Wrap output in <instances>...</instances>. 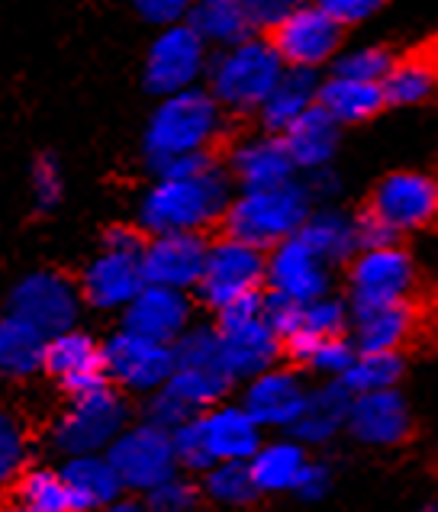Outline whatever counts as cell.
<instances>
[{
	"label": "cell",
	"mask_w": 438,
	"mask_h": 512,
	"mask_svg": "<svg viewBox=\"0 0 438 512\" xmlns=\"http://www.w3.org/2000/svg\"><path fill=\"white\" fill-rule=\"evenodd\" d=\"M232 203L229 174L207 165L194 174H165L145 190L139 203V226L158 232H203L226 216Z\"/></svg>",
	"instance_id": "cell-1"
},
{
	"label": "cell",
	"mask_w": 438,
	"mask_h": 512,
	"mask_svg": "<svg viewBox=\"0 0 438 512\" xmlns=\"http://www.w3.org/2000/svg\"><path fill=\"white\" fill-rule=\"evenodd\" d=\"M226 133V107L207 87H184L162 97L145 126V158L152 171L187 155H213V145Z\"/></svg>",
	"instance_id": "cell-2"
},
{
	"label": "cell",
	"mask_w": 438,
	"mask_h": 512,
	"mask_svg": "<svg viewBox=\"0 0 438 512\" xmlns=\"http://www.w3.org/2000/svg\"><path fill=\"white\" fill-rule=\"evenodd\" d=\"M313 213V190L303 181H284L271 187H242L223 216L226 236L245 239L261 248H274L303 229Z\"/></svg>",
	"instance_id": "cell-3"
},
{
	"label": "cell",
	"mask_w": 438,
	"mask_h": 512,
	"mask_svg": "<svg viewBox=\"0 0 438 512\" xmlns=\"http://www.w3.org/2000/svg\"><path fill=\"white\" fill-rule=\"evenodd\" d=\"M284 71L287 62L277 52L274 39L245 36L232 46H223L207 68V81L226 113H258Z\"/></svg>",
	"instance_id": "cell-4"
},
{
	"label": "cell",
	"mask_w": 438,
	"mask_h": 512,
	"mask_svg": "<svg viewBox=\"0 0 438 512\" xmlns=\"http://www.w3.org/2000/svg\"><path fill=\"white\" fill-rule=\"evenodd\" d=\"M219 351H223V368L232 380H252L255 374L268 371L284 355V335L268 316L265 290L245 294L232 300L216 313Z\"/></svg>",
	"instance_id": "cell-5"
},
{
	"label": "cell",
	"mask_w": 438,
	"mask_h": 512,
	"mask_svg": "<svg viewBox=\"0 0 438 512\" xmlns=\"http://www.w3.org/2000/svg\"><path fill=\"white\" fill-rule=\"evenodd\" d=\"M129 409L110 384L75 393L68 409L55 419L49 432L52 448L62 455H87V451H107L113 438L129 426Z\"/></svg>",
	"instance_id": "cell-6"
},
{
	"label": "cell",
	"mask_w": 438,
	"mask_h": 512,
	"mask_svg": "<svg viewBox=\"0 0 438 512\" xmlns=\"http://www.w3.org/2000/svg\"><path fill=\"white\" fill-rule=\"evenodd\" d=\"M107 455L116 467V474H120L123 487L129 493H142V496L181 471L178 455H174L171 429L158 426L152 419L126 426L113 438Z\"/></svg>",
	"instance_id": "cell-7"
},
{
	"label": "cell",
	"mask_w": 438,
	"mask_h": 512,
	"mask_svg": "<svg viewBox=\"0 0 438 512\" xmlns=\"http://www.w3.org/2000/svg\"><path fill=\"white\" fill-rule=\"evenodd\" d=\"M265 274H268L265 248L236 236H226L219 242H210L207 268H203V277L197 284V297L203 306L219 313L232 300L255 294V290H265Z\"/></svg>",
	"instance_id": "cell-8"
},
{
	"label": "cell",
	"mask_w": 438,
	"mask_h": 512,
	"mask_svg": "<svg viewBox=\"0 0 438 512\" xmlns=\"http://www.w3.org/2000/svg\"><path fill=\"white\" fill-rule=\"evenodd\" d=\"M416 287L413 255L400 242L371 245L348 261V303L352 306H377L397 303L410 297Z\"/></svg>",
	"instance_id": "cell-9"
},
{
	"label": "cell",
	"mask_w": 438,
	"mask_h": 512,
	"mask_svg": "<svg viewBox=\"0 0 438 512\" xmlns=\"http://www.w3.org/2000/svg\"><path fill=\"white\" fill-rule=\"evenodd\" d=\"M207 46L191 23H171L162 26V33L155 36L149 46V58H145V84L158 97H168L184 87H194L203 75H207Z\"/></svg>",
	"instance_id": "cell-10"
},
{
	"label": "cell",
	"mask_w": 438,
	"mask_h": 512,
	"mask_svg": "<svg viewBox=\"0 0 438 512\" xmlns=\"http://www.w3.org/2000/svg\"><path fill=\"white\" fill-rule=\"evenodd\" d=\"M232 384H236V380L223 368H191V364H178L165 384L155 393H149L145 413H149V419L158 422V426L174 429L187 419L203 416L210 406L223 403Z\"/></svg>",
	"instance_id": "cell-11"
},
{
	"label": "cell",
	"mask_w": 438,
	"mask_h": 512,
	"mask_svg": "<svg viewBox=\"0 0 438 512\" xmlns=\"http://www.w3.org/2000/svg\"><path fill=\"white\" fill-rule=\"evenodd\" d=\"M104 368L116 387L149 397L178 368V358H174V345L120 329L104 342Z\"/></svg>",
	"instance_id": "cell-12"
},
{
	"label": "cell",
	"mask_w": 438,
	"mask_h": 512,
	"mask_svg": "<svg viewBox=\"0 0 438 512\" xmlns=\"http://www.w3.org/2000/svg\"><path fill=\"white\" fill-rule=\"evenodd\" d=\"M342 29L345 26L316 0V4H300L284 23H277L271 39L287 65L319 68L342 52Z\"/></svg>",
	"instance_id": "cell-13"
},
{
	"label": "cell",
	"mask_w": 438,
	"mask_h": 512,
	"mask_svg": "<svg viewBox=\"0 0 438 512\" xmlns=\"http://www.w3.org/2000/svg\"><path fill=\"white\" fill-rule=\"evenodd\" d=\"M81 297L84 294L68 281L65 274L33 271L13 284L10 313L29 319V323L46 335H55V332H65L78 323Z\"/></svg>",
	"instance_id": "cell-14"
},
{
	"label": "cell",
	"mask_w": 438,
	"mask_h": 512,
	"mask_svg": "<svg viewBox=\"0 0 438 512\" xmlns=\"http://www.w3.org/2000/svg\"><path fill=\"white\" fill-rule=\"evenodd\" d=\"M368 213L397 236L429 226L438 216V181L419 171H397L374 187Z\"/></svg>",
	"instance_id": "cell-15"
},
{
	"label": "cell",
	"mask_w": 438,
	"mask_h": 512,
	"mask_svg": "<svg viewBox=\"0 0 438 512\" xmlns=\"http://www.w3.org/2000/svg\"><path fill=\"white\" fill-rule=\"evenodd\" d=\"M265 290L294 303L323 297L332 290V265L300 236H290L268 252Z\"/></svg>",
	"instance_id": "cell-16"
},
{
	"label": "cell",
	"mask_w": 438,
	"mask_h": 512,
	"mask_svg": "<svg viewBox=\"0 0 438 512\" xmlns=\"http://www.w3.org/2000/svg\"><path fill=\"white\" fill-rule=\"evenodd\" d=\"M210 242L203 232H158L142 248L145 281L174 290H197Z\"/></svg>",
	"instance_id": "cell-17"
},
{
	"label": "cell",
	"mask_w": 438,
	"mask_h": 512,
	"mask_svg": "<svg viewBox=\"0 0 438 512\" xmlns=\"http://www.w3.org/2000/svg\"><path fill=\"white\" fill-rule=\"evenodd\" d=\"M348 435L361 445L371 448H393L403 445L413 432V413L410 403L397 390H374V393H361L352 397L348 406Z\"/></svg>",
	"instance_id": "cell-18"
},
{
	"label": "cell",
	"mask_w": 438,
	"mask_h": 512,
	"mask_svg": "<svg viewBox=\"0 0 438 512\" xmlns=\"http://www.w3.org/2000/svg\"><path fill=\"white\" fill-rule=\"evenodd\" d=\"M310 400V387L294 368H268L245 380V409L265 429H294Z\"/></svg>",
	"instance_id": "cell-19"
},
{
	"label": "cell",
	"mask_w": 438,
	"mask_h": 512,
	"mask_svg": "<svg viewBox=\"0 0 438 512\" xmlns=\"http://www.w3.org/2000/svg\"><path fill=\"white\" fill-rule=\"evenodd\" d=\"M42 371L58 377V384H62L71 397L110 384L107 368H104V348L75 326L49 335Z\"/></svg>",
	"instance_id": "cell-20"
},
{
	"label": "cell",
	"mask_w": 438,
	"mask_h": 512,
	"mask_svg": "<svg viewBox=\"0 0 438 512\" xmlns=\"http://www.w3.org/2000/svg\"><path fill=\"white\" fill-rule=\"evenodd\" d=\"M191 300L187 290H174L162 284H145L123 310V329L139 332L145 339L174 345L191 329Z\"/></svg>",
	"instance_id": "cell-21"
},
{
	"label": "cell",
	"mask_w": 438,
	"mask_h": 512,
	"mask_svg": "<svg viewBox=\"0 0 438 512\" xmlns=\"http://www.w3.org/2000/svg\"><path fill=\"white\" fill-rule=\"evenodd\" d=\"M145 281L142 255L116 252V248H100V255L84 268L81 294L94 310H126Z\"/></svg>",
	"instance_id": "cell-22"
},
{
	"label": "cell",
	"mask_w": 438,
	"mask_h": 512,
	"mask_svg": "<svg viewBox=\"0 0 438 512\" xmlns=\"http://www.w3.org/2000/svg\"><path fill=\"white\" fill-rule=\"evenodd\" d=\"M297 162L290 155L287 142L281 133H268L261 129V136H245L236 142V149L229 155V174L242 187H271L297 178Z\"/></svg>",
	"instance_id": "cell-23"
},
{
	"label": "cell",
	"mask_w": 438,
	"mask_h": 512,
	"mask_svg": "<svg viewBox=\"0 0 438 512\" xmlns=\"http://www.w3.org/2000/svg\"><path fill=\"white\" fill-rule=\"evenodd\" d=\"M203 435L216 461H248L265 445V426L248 413L245 403H216L200 416Z\"/></svg>",
	"instance_id": "cell-24"
},
{
	"label": "cell",
	"mask_w": 438,
	"mask_h": 512,
	"mask_svg": "<svg viewBox=\"0 0 438 512\" xmlns=\"http://www.w3.org/2000/svg\"><path fill=\"white\" fill-rule=\"evenodd\" d=\"M319 87H323V78L316 75V68L287 65L281 81L271 87L265 104L258 107L261 129L284 136L306 110H313L319 104Z\"/></svg>",
	"instance_id": "cell-25"
},
{
	"label": "cell",
	"mask_w": 438,
	"mask_h": 512,
	"mask_svg": "<svg viewBox=\"0 0 438 512\" xmlns=\"http://www.w3.org/2000/svg\"><path fill=\"white\" fill-rule=\"evenodd\" d=\"M62 474L71 490V503H75V509H104V506H113L126 493L107 451L68 455V461L62 464Z\"/></svg>",
	"instance_id": "cell-26"
},
{
	"label": "cell",
	"mask_w": 438,
	"mask_h": 512,
	"mask_svg": "<svg viewBox=\"0 0 438 512\" xmlns=\"http://www.w3.org/2000/svg\"><path fill=\"white\" fill-rule=\"evenodd\" d=\"M413 306L406 300L377 303V306H352L348 335L358 351H400V345L413 332Z\"/></svg>",
	"instance_id": "cell-27"
},
{
	"label": "cell",
	"mask_w": 438,
	"mask_h": 512,
	"mask_svg": "<svg viewBox=\"0 0 438 512\" xmlns=\"http://www.w3.org/2000/svg\"><path fill=\"white\" fill-rule=\"evenodd\" d=\"M297 236L313 252L323 255L329 265H345V261H352L361 252V216L335 207L313 210Z\"/></svg>",
	"instance_id": "cell-28"
},
{
	"label": "cell",
	"mask_w": 438,
	"mask_h": 512,
	"mask_svg": "<svg viewBox=\"0 0 438 512\" xmlns=\"http://www.w3.org/2000/svg\"><path fill=\"white\" fill-rule=\"evenodd\" d=\"M339 129H342V123L319 104L313 110H306L284 133V142H287L290 155H294L297 168L310 174V171L332 165L335 152H339Z\"/></svg>",
	"instance_id": "cell-29"
},
{
	"label": "cell",
	"mask_w": 438,
	"mask_h": 512,
	"mask_svg": "<svg viewBox=\"0 0 438 512\" xmlns=\"http://www.w3.org/2000/svg\"><path fill=\"white\" fill-rule=\"evenodd\" d=\"M348 406L352 393L342 387V380H326L323 387L310 390V400L290 435H297L303 445H326L348 426Z\"/></svg>",
	"instance_id": "cell-30"
},
{
	"label": "cell",
	"mask_w": 438,
	"mask_h": 512,
	"mask_svg": "<svg viewBox=\"0 0 438 512\" xmlns=\"http://www.w3.org/2000/svg\"><path fill=\"white\" fill-rule=\"evenodd\" d=\"M319 107L332 113L342 126H355L364 120H374L387 104L381 81H358L345 75H329L319 87Z\"/></svg>",
	"instance_id": "cell-31"
},
{
	"label": "cell",
	"mask_w": 438,
	"mask_h": 512,
	"mask_svg": "<svg viewBox=\"0 0 438 512\" xmlns=\"http://www.w3.org/2000/svg\"><path fill=\"white\" fill-rule=\"evenodd\" d=\"M252 474H255V484L265 496H274V493H294L297 484H300V474L303 467L310 464L303 451V442L297 435L290 438H274V442H265L252 458Z\"/></svg>",
	"instance_id": "cell-32"
},
{
	"label": "cell",
	"mask_w": 438,
	"mask_h": 512,
	"mask_svg": "<svg viewBox=\"0 0 438 512\" xmlns=\"http://www.w3.org/2000/svg\"><path fill=\"white\" fill-rule=\"evenodd\" d=\"M49 335L36 329L29 319L7 313L0 316V374L4 377H29L46 364Z\"/></svg>",
	"instance_id": "cell-33"
},
{
	"label": "cell",
	"mask_w": 438,
	"mask_h": 512,
	"mask_svg": "<svg viewBox=\"0 0 438 512\" xmlns=\"http://www.w3.org/2000/svg\"><path fill=\"white\" fill-rule=\"evenodd\" d=\"M187 23H191L210 46H219V49L255 33L252 13H248L245 0H194L191 13H187Z\"/></svg>",
	"instance_id": "cell-34"
},
{
	"label": "cell",
	"mask_w": 438,
	"mask_h": 512,
	"mask_svg": "<svg viewBox=\"0 0 438 512\" xmlns=\"http://www.w3.org/2000/svg\"><path fill=\"white\" fill-rule=\"evenodd\" d=\"M13 506L26 512H68L75 509L62 467H29L13 480Z\"/></svg>",
	"instance_id": "cell-35"
},
{
	"label": "cell",
	"mask_w": 438,
	"mask_h": 512,
	"mask_svg": "<svg viewBox=\"0 0 438 512\" xmlns=\"http://www.w3.org/2000/svg\"><path fill=\"white\" fill-rule=\"evenodd\" d=\"M203 477V496L216 506H252L258 496H265L255 484L252 464L248 461H216L210 464Z\"/></svg>",
	"instance_id": "cell-36"
},
{
	"label": "cell",
	"mask_w": 438,
	"mask_h": 512,
	"mask_svg": "<svg viewBox=\"0 0 438 512\" xmlns=\"http://www.w3.org/2000/svg\"><path fill=\"white\" fill-rule=\"evenodd\" d=\"M435 87H438V71L426 58L393 62L390 75L384 78V94L390 107H416L435 94Z\"/></svg>",
	"instance_id": "cell-37"
},
{
	"label": "cell",
	"mask_w": 438,
	"mask_h": 512,
	"mask_svg": "<svg viewBox=\"0 0 438 512\" xmlns=\"http://www.w3.org/2000/svg\"><path fill=\"white\" fill-rule=\"evenodd\" d=\"M400 377H403V358L397 351H358L352 368H348L339 380L352 397H361V393L397 387Z\"/></svg>",
	"instance_id": "cell-38"
},
{
	"label": "cell",
	"mask_w": 438,
	"mask_h": 512,
	"mask_svg": "<svg viewBox=\"0 0 438 512\" xmlns=\"http://www.w3.org/2000/svg\"><path fill=\"white\" fill-rule=\"evenodd\" d=\"M355 358H358V345L352 342V335L348 332L323 335V339H316L313 348L306 351L300 368H310L313 374L326 377V380H339L348 368H352Z\"/></svg>",
	"instance_id": "cell-39"
},
{
	"label": "cell",
	"mask_w": 438,
	"mask_h": 512,
	"mask_svg": "<svg viewBox=\"0 0 438 512\" xmlns=\"http://www.w3.org/2000/svg\"><path fill=\"white\" fill-rule=\"evenodd\" d=\"M26 458H29V438L23 422L13 413H7V409H0V490L13 487V480L26 471Z\"/></svg>",
	"instance_id": "cell-40"
},
{
	"label": "cell",
	"mask_w": 438,
	"mask_h": 512,
	"mask_svg": "<svg viewBox=\"0 0 438 512\" xmlns=\"http://www.w3.org/2000/svg\"><path fill=\"white\" fill-rule=\"evenodd\" d=\"M393 62H397V58H393L381 46H358V49L339 52L332 58V75H345V78H358V81H381L384 84Z\"/></svg>",
	"instance_id": "cell-41"
},
{
	"label": "cell",
	"mask_w": 438,
	"mask_h": 512,
	"mask_svg": "<svg viewBox=\"0 0 438 512\" xmlns=\"http://www.w3.org/2000/svg\"><path fill=\"white\" fill-rule=\"evenodd\" d=\"M171 438H174V455H178L181 471H187V474H203L210 464H216L213 451L207 445V435H203L200 416L181 422V426H174L171 429Z\"/></svg>",
	"instance_id": "cell-42"
},
{
	"label": "cell",
	"mask_w": 438,
	"mask_h": 512,
	"mask_svg": "<svg viewBox=\"0 0 438 512\" xmlns=\"http://www.w3.org/2000/svg\"><path fill=\"white\" fill-rule=\"evenodd\" d=\"M174 358H178V364H191V368H223L219 329L191 326L178 342H174Z\"/></svg>",
	"instance_id": "cell-43"
},
{
	"label": "cell",
	"mask_w": 438,
	"mask_h": 512,
	"mask_svg": "<svg viewBox=\"0 0 438 512\" xmlns=\"http://www.w3.org/2000/svg\"><path fill=\"white\" fill-rule=\"evenodd\" d=\"M200 493L191 480H184L181 474H174L168 480H162L155 490L145 493V506L158 509V512H191L200 503Z\"/></svg>",
	"instance_id": "cell-44"
},
{
	"label": "cell",
	"mask_w": 438,
	"mask_h": 512,
	"mask_svg": "<svg viewBox=\"0 0 438 512\" xmlns=\"http://www.w3.org/2000/svg\"><path fill=\"white\" fill-rule=\"evenodd\" d=\"M62 190H65V178H62V168L52 155H39V162L33 165V197L42 210H52L58 200H62Z\"/></svg>",
	"instance_id": "cell-45"
},
{
	"label": "cell",
	"mask_w": 438,
	"mask_h": 512,
	"mask_svg": "<svg viewBox=\"0 0 438 512\" xmlns=\"http://www.w3.org/2000/svg\"><path fill=\"white\" fill-rule=\"evenodd\" d=\"M194 0H133L136 13L152 26H171V23H184L187 13H191Z\"/></svg>",
	"instance_id": "cell-46"
},
{
	"label": "cell",
	"mask_w": 438,
	"mask_h": 512,
	"mask_svg": "<svg viewBox=\"0 0 438 512\" xmlns=\"http://www.w3.org/2000/svg\"><path fill=\"white\" fill-rule=\"evenodd\" d=\"M245 4H248V13H252V23L258 33H271V29L277 23H284L303 0H245Z\"/></svg>",
	"instance_id": "cell-47"
},
{
	"label": "cell",
	"mask_w": 438,
	"mask_h": 512,
	"mask_svg": "<svg viewBox=\"0 0 438 512\" xmlns=\"http://www.w3.org/2000/svg\"><path fill=\"white\" fill-rule=\"evenodd\" d=\"M332 490V471H329V464L323 461H310L303 467V474H300V484H297V496L306 503H319V500H326Z\"/></svg>",
	"instance_id": "cell-48"
},
{
	"label": "cell",
	"mask_w": 438,
	"mask_h": 512,
	"mask_svg": "<svg viewBox=\"0 0 438 512\" xmlns=\"http://www.w3.org/2000/svg\"><path fill=\"white\" fill-rule=\"evenodd\" d=\"M319 4H323L342 26H355V23L371 20L374 13L384 7V0H319Z\"/></svg>",
	"instance_id": "cell-49"
},
{
	"label": "cell",
	"mask_w": 438,
	"mask_h": 512,
	"mask_svg": "<svg viewBox=\"0 0 438 512\" xmlns=\"http://www.w3.org/2000/svg\"><path fill=\"white\" fill-rule=\"evenodd\" d=\"M104 248H116V252H136V255H142L145 239L139 236L136 229H129V226H113L107 236H104Z\"/></svg>",
	"instance_id": "cell-50"
},
{
	"label": "cell",
	"mask_w": 438,
	"mask_h": 512,
	"mask_svg": "<svg viewBox=\"0 0 438 512\" xmlns=\"http://www.w3.org/2000/svg\"><path fill=\"white\" fill-rule=\"evenodd\" d=\"M310 190H313V197H332L335 190H339V178H335V171L326 168H319V171H310Z\"/></svg>",
	"instance_id": "cell-51"
}]
</instances>
